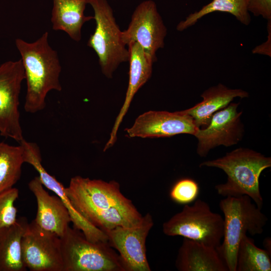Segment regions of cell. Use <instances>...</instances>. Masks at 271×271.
I'll return each mask as SVG.
<instances>
[{"instance_id": "2", "label": "cell", "mask_w": 271, "mask_h": 271, "mask_svg": "<svg viewBox=\"0 0 271 271\" xmlns=\"http://www.w3.org/2000/svg\"><path fill=\"white\" fill-rule=\"evenodd\" d=\"M199 167L217 168L226 174V182L215 186L219 195L225 197L247 195L261 209L263 198L259 179L262 172L271 167L270 157L247 148H239L221 158L202 162Z\"/></svg>"}, {"instance_id": "4", "label": "cell", "mask_w": 271, "mask_h": 271, "mask_svg": "<svg viewBox=\"0 0 271 271\" xmlns=\"http://www.w3.org/2000/svg\"><path fill=\"white\" fill-rule=\"evenodd\" d=\"M60 240L63 271H127L108 241H90L70 226Z\"/></svg>"}, {"instance_id": "1", "label": "cell", "mask_w": 271, "mask_h": 271, "mask_svg": "<svg viewBox=\"0 0 271 271\" xmlns=\"http://www.w3.org/2000/svg\"><path fill=\"white\" fill-rule=\"evenodd\" d=\"M48 36L46 31L35 42H28L20 38L15 40L27 82L24 109L30 113L45 108L50 91L62 90L61 66L57 51L49 44Z\"/></svg>"}, {"instance_id": "22", "label": "cell", "mask_w": 271, "mask_h": 271, "mask_svg": "<svg viewBox=\"0 0 271 271\" xmlns=\"http://www.w3.org/2000/svg\"><path fill=\"white\" fill-rule=\"evenodd\" d=\"M25 163L21 145L0 142V192L11 189L20 180Z\"/></svg>"}, {"instance_id": "28", "label": "cell", "mask_w": 271, "mask_h": 271, "mask_svg": "<svg viewBox=\"0 0 271 271\" xmlns=\"http://www.w3.org/2000/svg\"><path fill=\"white\" fill-rule=\"evenodd\" d=\"M264 249L271 254V240L270 237L265 238L263 242Z\"/></svg>"}, {"instance_id": "6", "label": "cell", "mask_w": 271, "mask_h": 271, "mask_svg": "<svg viewBox=\"0 0 271 271\" xmlns=\"http://www.w3.org/2000/svg\"><path fill=\"white\" fill-rule=\"evenodd\" d=\"M223 218L212 212L207 202L196 199L164 222L163 231L168 236H181L216 248L223 238Z\"/></svg>"}, {"instance_id": "19", "label": "cell", "mask_w": 271, "mask_h": 271, "mask_svg": "<svg viewBox=\"0 0 271 271\" xmlns=\"http://www.w3.org/2000/svg\"><path fill=\"white\" fill-rule=\"evenodd\" d=\"M89 0H53L51 21L52 29L67 33L74 41L81 39V29L85 23L93 19L84 11Z\"/></svg>"}, {"instance_id": "14", "label": "cell", "mask_w": 271, "mask_h": 271, "mask_svg": "<svg viewBox=\"0 0 271 271\" xmlns=\"http://www.w3.org/2000/svg\"><path fill=\"white\" fill-rule=\"evenodd\" d=\"M22 146L24 162L32 165L37 171L38 177L44 186L54 192L62 200L69 211L74 227L82 231L85 237L90 241H107L106 234L89 222L74 208L66 194V188L44 168L38 145L36 143L25 141Z\"/></svg>"}, {"instance_id": "15", "label": "cell", "mask_w": 271, "mask_h": 271, "mask_svg": "<svg viewBox=\"0 0 271 271\" xmlns=\"http://www.w3.org/2000/svg\"><path fill=\"white\" fill-rule=\"evenodd\" d=\"M129 51V80L125 99L117 116L104 151L111 148L117 139V132L123 117L127 112L132 99L139 89L150 78L153 71L152 58L137 42L127 45Z\"/></svg>"}, {"instance_id": "18", "label": "cell", "mask_w": 271, "mask_h": 271, "mask_svg": "<svg viewBox=\"0 0 271 271\" xmlns=\"http://www.w3.org/2000/svg\"><path fill=\"white\" fill-rule=\"evenodd\" d=\"M247 92L241 89H230L219 83L205 90L201 95L203 100L184 111L193 119L199 128L206 127L213 115L226 107L235 97H248Z\"/></svg>"}, {"instance_id": "8", "label": "cell", "mask_w": 271, "mask_h": 271, "mask_svg": "<svg viewBox=\"0 0 271 271\" xmlns=\"http://www.w3.org/2000/svg\"><path fill=\"white\" fill-rule=\"evenodd\" d=\"M24 79L21 59L0 65V134L19 143L24 139L19 111V97Z\"/></svg>"}, {"instance_id": "9", "label": "cell", "mask_w": 271, "mask_h": 271, "mask_svg": "<svg viewBox=\"0 0 271 271\" xmlns=\"http://www.w3.org/2000/svg\"><path fill=\"white\" fill-rule=\"evenodd\" d=\"M22 253L26 267L31 271H63L60 237L34 220L23 236Z\"/></svg>"}, {"instance_id": "23", "label": "cell", "mask_w": 271, "mask_h": 271, "mask_svg": "<svg viewBox=\"0 0 271 271\" xmlns=\"http://www.w3.org/2000/svg\"><path fill=\"white\" fill-rule=\"evenodd\" d=\"M270 270V254L257 247L251 238L243 235L237 249L236 271Z\"/></svg>"}, {"instance_id": "17", "label": "cell", "mask_w": 271, "mask_h": 271, "mask_svg": "<svg viewBox=\"0 0 271 271\" xmlns=\"http://www.w3.org/2000/svg\"><path fill=\"white\" fill-rule=\"evenodd\" d=\"M179 271H228L216 248L184 238L175 261Z\"/></svg>"}, {"instance_id": "11", "label": "cell", "mask_w": 271, "mask_h": 271, "mask_svg": "<svg viewBox=\"0 0 271 271\" xmlns=\"http://www.w3.org/2000/svg\"><path fill=\"white\" fill-rule=\"evenodd\" d=\"M153 225L152 216L147 213L134 226H117L103 231L109 245L118 252L127 271L151 270L146 256V241Z\"/></svg>"}, {"instance_id": "7", "label": "cell", "mask_w": 271, "mask_h": 271, "mask_svg": "<svg viewBox=\"0 0 271 271\" xmlns=\"http://www.w3.org/2000/svg\"><path fill=\"white\" fill-rule=\"evenodd\" d=\"M66 193L72 205L78 211L83 209L105 210L111 208L138 211L132 201L121 193L119 184L79 176L72 177Z\"/></svg>"}, {"instance_id": "10", "label": "cell", "mask_w": 271, "mask_h": 271, "mask_svg": "<svg viewBox=\"0 0 271 271\" xmlns=\"http://www.w3.org/2000/svg\"><path fill=\"white\" fill-rule=\"evenodd\" d=\"M167 34V29L156 3L146 0L136 7L127 29L122 31V36L127 46L130 42L139 43L155 62L157 52L164 47Z\"/></svg>"}, {"instance_id": "21", "label": "cell", "mask_w": 271, "mask_h": 271, "mask_svg": "<svg viewBox=\"0 0 271 271\" xmlns=\"http://www.w3.org/2000/svg\"><path fill=\"white\" fill-rule=\"evenodd\" d=\"M248 3V0H212L180 22L176 29L178 31H183L196 24L204 16L215 12L230 14L240 23L247 26L251 21L250 15L247 9Z\"/></svg>"}, {"instance_id": "3", "label": "cell", "mask_w": 271, "mask_h": 271, "mask_svg": "<svg viewBox=\"0 0 271 271\" xmlns=\"http://www.w3.org/2000/svg\"><path fill=\"white\" fill-rule=\"evenodd\" d=\"M224 215L222 242L216 248L228 271H236L237 252L243 235L261 234L267 218L247 195L226 197L219 202Z\"/></svg>"}, {"instance_id": "27", "label": "cell", "mask_w": 271, "mask_h": 271, "mask_svg": "<svg viewBox=\"0 0 271 271\" xmlns=\"http://www.w3.org/2000/svg\"><path fill=\"white\" fill-rule=\"evenodd\" d=\"M267 38L265 42L254 48L252 52L253 54H258L271 56V20L267 21Z\"/></svg>"}, {"instance_id": "25", "label": "cell", "mask_w": 271, "mask_h": 271, "mask_svg": "<svg viewBox=\"0 0 271 271\" xmlns=\"http://www.w3.org/2000/svg\"><path fill=\"white\" fill-rule=\"evenodd\" d=\"M199 187L193 179L184 178L177 182L171 190L172 200L180 204H189L194 201L198 195Z\"/></svg>"}, {"instance_id": "16", "label": "cell", "mask_w": 271, "mask_h": 271, "mask_svg": "<svg viewBox=\"0 0 271 271\" xmlns=\"http://www.w3.org/2000/svg\"><path fill=\"white\" fill-rule=\"evenodd\" d=\"M28 187L37 204L36 223L41 228L61 237L71 222L69 211L57 195H51L44 188L38 176L31 180Z\"/></svg>"}, {"instance_id": "20", "label": "cell", "mask_w": 271, "mask_h": 271, "mask_svg": "<svg viewBox=\"0 0 271 271\" xmlns=\"http://www.w3.org/2000/svg\"><path fill=\"white\" fill-rule=\"evenodd\" d=\"M25 217L0 229V271H26L22 257V239L28 225Z\"/></svg>"}, {"instance_id": "13", "label": "cell", "mask_w": 271, "mask_h": 271, "mask_svg": "<svg viewBox=\"0 0 271 271\" xmlns=\"http://www.w3.org/2000/svg\"><path fill=\"white\" fill-rule=\"evenodd\" d=\"M199 128L184 110L173 112L151 110L140 115L125 129L129 138L170 137L186 133L194 136Z\"/></svg>"}, {"instance_id": "5", "label": "cell", "mask_w": 271, "mask_h": 271, "mask_svg": "<svg viewBox=\"0 0 271 271\" xmlns=\"http://www.w3.org/2000/svg\"><path fill=\"white\" fill-rule=\"evenodd\" d=\"M93 8L95 29L87 45L97 54L102 73L111 78L119 65L129 60V51L107 0H89Z\"/></svg>"}, {"instance_id": "26", "label": "cell", "mask_w": 271, "mask_h": 271, "mask_svg": "<svg viewBox=\"0 0 271 271\" xmlns=\"http://www.w3.org/2000/svg\"><path fill=\"white\" fill-rule=\"evenodd\" d=\"M247 9L254 16L271 20V0H248Z\"/></svg>"}, {"instance_id": "24", "label": "cell", "mask_w": 271, "mask_h": 271, "mask_svg": "<svg viewBox=\"0 0 271 271\" xmlns=\"http://www.w3.org/2000/svg\"><path fill=\"white\" fill-rule=\"evenodd\" d=\"M19 196V190L15 187L0 192V229L17 221L18 211L15 204Z\"/></svg>"}, {"instance_id": "12", "label": "cell", "mask_w": 271, "mask_h": 271, "mask_svg": "<svg viewBox=\"0 0 271 271\" xmlns=\"http://www.w3.org/2000/svg\"><path fill=\"white\" fill-rule=\"evenodd\" d=\"M239 103L231 102L212 116L208 125L199 128L194 136L198 140L197 153L206 157L210 150L220 145L229 147L242 138L244 129L242 112L237 111Z\"/></svg>"}]
</instances>
